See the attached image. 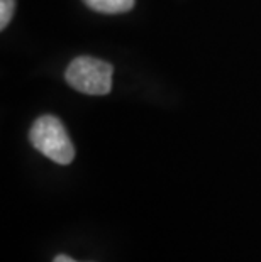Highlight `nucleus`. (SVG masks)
<instances>
[{"instance_id":"1","label":"nucleus","mask_w":261,"mask_h":262,"mask_svg":"<svg viewBox=\"0 0 261 262\" xmlns=\"http://www.w3.org/2000/svg\"><path fill=\"white\" fill-rule=\"evenodd\" d=\"M31 144L48 159L58 164H70L75 159V146L65 125L53 115L39 117L31 127Z\"/></svg>"},{"instance_id":"2","label":"nucleus","mask_w":261,"mask_h":262,"mask_svg":"<svg viewBox=\"0 0 261 262\" xmlns=\"http://www.w3.org/2000/svg\"><path fill=\"white\" fill-rule=\"evenodd\" d=\"M112 64L92 56L75 58L65 71L68 85L85 95H107L112 90Z\"/></svg>"},{"instance_id":"3","label":"nucleus","mask_w":261,"mask_h":262,"mask_svg":"<svg viewBox=\"0 0 261 262\" xmlns=\"http://www.w3.org/2000/svg\"><path fill=\"white\" fill-rule=\"evenodd\" d=\"M85 5L102 14H122L134 7V0H83Z\"/></svg>"},{"instance_id":"4","label":"nucleus","mask_w":261,"mask_h":262,"mask_svg":"<svg viewBox=\"0 0 261 262\" xmlns=\"http://www.w3.org/2000/svg\"><path fill=\"white\" fill-rule=\"evenodd\" d=\"M15 10V0H0V29H5Z\"/></svg>"},{"instance_id":"5","label":"nucleus","mask_w":261,"mask_h":262,"mask_svg":"<svg viewBox=\"0 0 261 262\" xmlns=\"http://www.w3.org/2000/svg\"><path fill=\"white\" fill-rule=\"evenodd\" d=\"M53 262H78V260L71 259V257H68V255H56Z\"/></svg>"}]
</instances>
